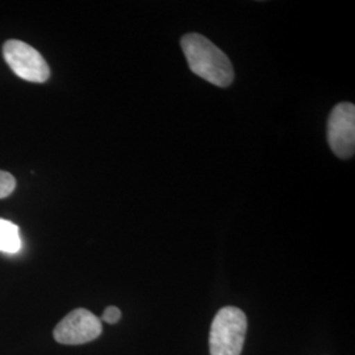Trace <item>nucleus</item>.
<instances>
[{"instance_id":"obj_1","label":"nucleus","mask_w":355,"mask_h":355,"mask_svg":"<svg viewBox=\"0 0 355 355\" xmlns=\"http://www.w3.org/2000/svg\"><path fill=\"white\" fill-rule=\"evenodd\" d=\"M190 70L217 87H228L234 79V70L227 54L199 33H187L180 40Z\"/></svg>"},{"instance_id":"obj_2","label":"nucleus","mask_w":355,"mask_h":355,"mask_svg":"<svg viewBox=\"0 0 355 355\" xmlns=\"http://www.w3.org/2000/svg\"><path fill=\"white\" fill-rule=\"evenodd\" d=\"M248 330V318L237 306L221 308L211 324V355H241Z\"/></svg>"},{"instance_id":"obj_3","label":"nucleus","mask_w":355,"mask_h":355,"mask_svg":"<svg viewBox=\"0 0 355 355\" xmlns=\"http://www.w3.org/2000/svg\"><path fill=\"white\" fill-rule=\"evenodd\" d=\"M3 55L13 73L26 82L45 83L51 76V69L45 58L24 41H6Z\"/></svg>"},{"instance_id":"obj_4","label":"nucleus","mask_w":355,"mask_h":355,"mask_svg":"<svg viewBox=\"0 0 355 355\" xmlns=\"http://www.w3.org/2000/svg\"><path fill=\"white\" fill-rule=\"evenodd\" d=\"M328 142L333 153L343 159L355 150V107L353 103L337 104L328 119Z\"/></svg>"},{"instance_id":"obj_5","label":"nucleus","mask_w":355,"mask_h":355,"mask_svg":"<svg viewBox=\"0 0 355 355\" xmlns=\"http://www.w3.org/2000/svg\"><path fill=\"white\" fill-rule=\"evenodd\" d=\"M102 321L85 308L71 311L54 329V338L62 345H83L102 334Z\"/></svg>"},{"instance_id":"obj_6","label":"nucleus","mask_w":355,"mask_h":355,"mask_svg":"<svg viewBox=\"0 0 355 355\" xmlns=\"http://www.w3.org/2000/svg\"><path fill=\"white\" fill-rule=\"evenodd\" d=\"M21 249L19 227L8 220L0 218V252L15 254Z\"/></svg>"},{"instance_id":"obj_7","label":"nucleus","mask_w":355,"mask_h":355,"mask_svg":"<svg viewBox=\"0 0 355 355\" xmlns=\"http://www.w3.org/2000/svg\"><path fill=\"white\" fill-rule=\"evenodd\" d=\"M16 189V179L12 174L0 170V199L10 196Z\"/></svg>"},{"instance_id":"obj_8","label":"nucleus","mask_w":355,"mask_h":355,"mask_svg":"<svg viewBox=\"0 0 355 355\" xmlns=\"http://www.w3.org/2000/svg\"><path fill=\"white\" fill-rule=\"evenodd\" d=\"M120 318H121V311L116 306H108L103 313L102 320L108 324H116Z\"/></svg>"}]
</instances>
